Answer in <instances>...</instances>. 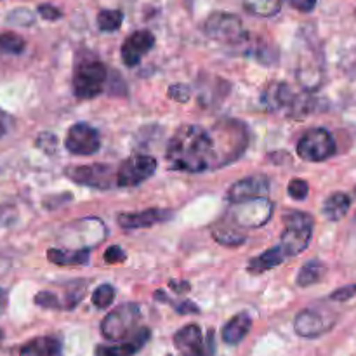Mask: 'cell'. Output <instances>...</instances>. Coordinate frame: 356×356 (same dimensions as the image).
Returning a JSON list of instances; mask_svg holds the SVG:
<instances>
[{
    "label": "cell",
    "mask_w": 356,
    "mask_h": 356,
    "mask_svg": "<svg viewBox=\"0 0 356 356\" xmlns=\"http://www.w3.org/2000/svg\"><path fill=\"white\" fill-rule=\"evenodd\" d=\"M141 318V308L136 302H125L108 313L101 322V332L110 341H122L134 332Z\"/></svg>",
    "instance_id": "5"
},
{
    "label": "cell",
    "mask_w": 356,
    "mask_h": 356,
    "mask_svg": "<svg viewBox=\"0 0 356 356\" xmlns=\"http://www.w3.org/2000/svg\"><path fill=\"white\" fill-rule=\"evenodd\" d=\"M47 257L51 263L61 264V266H73V264H86L89 261V250L83 249H70V250H59V249H49Z\"/></svg>",
    "instance_id": "23"
},
{
    "label": "cell",
    "mask_w": 356,
    "mask_h": 356,
    "mask_svg": "<svg viewBox=\"0 0 356 356\" xmlns=\"http://www.w3.org/2000/svg\"><path fill=\"white\" fill-rule=\"evenodd\" d=\"M38 14H40L44 19L47 21H56V19H61V10L58 9V7L51 6V3H42V6H38Z\"/></svg>",
    "instance_id": "35"
},
{
    "label": "cell",
    "mask_w": 356,
    "mask_h": 356,
    "mask_svg": "<svg viewBox=\"0 0 356 356\" xmlns=\"http://www.w3.org/2000/svg\"><path fill=\"white\" fill-rule=\"evenodd\" d=\"M285 257L287 256H285L284 250H282L280 247H271V249H268L266 252H263L261 256L252 257L249 266H247V270H249V273L261 275L264 273V271H270L273 270V268L280 266V264L284 263Z\"/></svg>",
    "instance_id": "20"
},
{
    "label": "cell",
    "mask_w": 356,
    "mask_h": 356,
    "mask_svg": "<svg viewBox=\"0 0 356 356\" xmlns=\"http://www.w3.org/2000/svg\"><path fill=\"white\" fill-rule=\"evenodd\" d=\"M124 21V13L118 9H103L97 14V26L103 31H117Z\"/></svg>",
    "instance_id": "26"
},
{
    "label": "cell",
    "mask_w": 356,
    "mask_h": 356,
    "mask_svg": "<svg viewBox=\"0 0 356 356\" xmlns=\"http://www.w3.org/2000/svg\"><path fill=\"white\" fill-rule=\"evenodd\" d=\"M270 191V181L266 176H249L243 179L236 181L228 190V202L236 204V202L249 200V198L264 197Z\"/></svg>",
    "instance_id": "15"
},
{
    "label": "cell",
    "mask_w": 356,
    "mask_h": 356,
    "mask_svg": "<svg viewBox=\"0 0 356 356\" xmlns=\"http://www.w3.org/2000/svg\"><path fill=\"white\" fill-rule=\"evenodd\" d=\"M169 96H170V99L177 101V103H186L191 96V90L188 89L186 86H183V83H177V86L170 87Z\"/></svg>",
    "instance_id": "33"
},
{
    "label": "cell",
    "mask_w": 356,
    "mask_h": 356,
    "mask_svg": "<svg viewBox=\"0 0 356 356\" xmlns=\"http://www.w3.org/2000/svg\"><path fill=\"white\" fill-rule=\"evenodd\" d=\"M125 257H127V254L124 252V250L120 249L118 245H113L110 247V249L104 252V261L110 264H117V263H124Z\"/></svg>",
    "instance_id": "36"
},
{
    "label": "cell",
    "mask_w": 356,
    "mask_h": 356,
    "mask_svg": "<svg viewBox=\"0 0 356 356\" xmlns=\"http://www.w3.org/2000/svg\"><path fill=\"white\" fill-rule=\"evenodd\" d=\"M355 296H356V285H348V287L337 289L336 292H332V294H330V299L337 302H346L350 301L351 298H355Z\"/></svg>",
    "instance_id": "34"
},
{
    "label": "cell",
    "mask_w": 356,
    "mask_h": 356,
    "mask_svg": "<svg viewBox=\"0 0 356 356\" xmlns=\"http://www.w3.org/2000/svg\"><path fill=\"white\" fill-rule=\"evenodd\" d=\"M212 139V163L211 167L228 165L238 159L247 148V131L238 120H225L216 124L209 132Z\"/></svg>",
    "instance_id": "2"
},
{
    "label": "cell",
    "mask_w": 356,
    "mask_h": 356,
    "mask_svg": "<svg viewBox=\"0 0 356 356\" xmlns=\"http://www.w3.org/2000/svg\"><path fill=\"white\" fill-rule=\"evenodd\" d=\"M7 127H9V117H7L6 111L0 108V138L7 132Z\"/></svg>",
    "instance_id": "39"
},
{
    "label": "cell",
    "mask_w": 356,
    "mask_h": 356,
    "mask_svg": "<svg viewBox=\"0 0 356 356\" xmlns=\"http://www.w3.org/2000/svg\"><path fill=\"white\" fill-rule=\"evenodd\" d=\"M334 327V318H329L318 309H302L294 320V330L305 339H315L323 336Z\"/></svg>",
    "instance_id": "13"
},
{
    "label": "cell",
    "mask_w": 356,
    "mask_h": 356,
    "mask_svg": "<svg viewBox=\"0 0 356 356\" xmlns=\"http://www.w3.org/2000/svg\"><path fill=\"white\" fill-rule=\"evenodd\" d=\"M204 31L209 38L221 44H240L247 38L242 19L229 13H214L205 19Z\"/></svg>",
    "instance_id": "6"
},
{
    "label": "cell",
    "mask_w": 356,
    "mask_h": 356,
    "mask_svg": "<svg viewBox=\"0 0 356 356\" xmlns=\"http://www.w3.org/2000/svg\"><path fill=\"white\" fill-rule=\"evenodd\" d=\"M153 45H155V37H153L152 31H134L132 35H129L127 40L122 45V61H124L125 66H129V68L139 65L141 59L146 56V52H148Z\"/></svg>",
    "instance_id": "14"
},
{
    "label": "cell",
    "mask_w": 356,
    "mask_h": 356,
    "mask_svg": "<svg viewBox=\"0 0 356 356\" xmlns=\"http://www.w3.org/2000/svg\"><path fill=\"white\" fill-rule=\"evenodd\" d=\"M174 308H176L177 313H198L200 309H198L197 305H193L191 301H183L179 302V305H174Z\"/></svg>",
    "instance_id": "38"
},
{
    "label": "cell",
    "mask_w": 356,
    "mask_h": 356,
    "mask_svg": "<svg viewBox=\"0 0 356 356\" xmlns=\"http://www.w3.org/2000/svg\"><path fill=\"white\" fill-rule=\"evenodd\" d=\"M6 305H7V294L3 292V289H0V313L6 309Z\"/></svg>",
    "instance_id": "41"
},
{
    "label": "cell",
    "mask_w": 356,
    "mask_h": 356,
    "mask_svg": "<svg viewBox=\"0 0 356 356\" xmlns=\"http://www.w3.org/2000/svg\"><path fill=\"white\" fill-rule=\"evenodd\" d=\"M167 356H172V355H167Z\"/></svg>",
    "instance_id": "43"
},
{
    "label": "cell",
    "mask_w": 356,
    "mask_h": 356,
    "mask_svg": "<svg viewBox=\"0 0 356 356\" xmlns=\"http://www.w3.org/2000/svg\"><path fill=\"white\" fill-rule=\"evenodd\" d=\"M289 197L294 198V200H305L306 197H308V191H309V186L306 181L302 179H292L291 183H289Z\"/></svg>",
    "instance_id": "31"
},
{
    "label": "cell",
    "mask_w": 356,
    "mask_h": 356,
    "mask_svg": "<svg viewBox=\"0 0 356 356\" xmlns=\"http://www.w3.org/2000/svg\"><path fill=\"white\" fill-rule=\"evenodd\" d=\"M156 170V160L149 155H132L124 160L117 172V186L132 188L152 177Z\"/></svg>",
    "instance_id": "10"
},
{
    "label": "cell",
    "mask_w": 356,
    "mask_h": 356,
    "mask_svg": "<svg viewBox=\"0 0 356 356\" xmlns=\"http://www.w3.org/2000/svg\"><path fill=\"white\" fill-rule=\"evenodd\" d=\"M285 229L280 238V249L285 256H299L308 249L313 236V218L306 212H289L284 216Z\"/></svg>",
    "instance_id": "3"
},
{
    "label": "cell",
    "mask_w": 356,
    "mask_h": 356,
    "mask_svg": "<svg viewBox=\"0 0 356 356\" xmlns=\"http://www.w3.org/2000/svg\"><path fill=\"white\" fill-rule=\"evenodd\" d=\"M351 205V198L346 193H334L323 204L322 212L329 221H341L348 214Z\"/></svg>",
    "instance_id": "22"
},
{
    "label": "cell",
    "mask_w": 356,
    "mask_h": 356,
    "mask_svg": "<svg viewBox=\"0 0 356 356\" xmlns=\"http://www.w3.org/2000/svg\"><path fill=\"white\" fill-rule=\"evenodd\" d=\"M2 337H3V334H2V330H0V339H2Z\"/></svg>",
    "instance_id": "42"
},
{
    "label": "cell",
    "mask_w": 356,
    "mask_h": 356,
    "mask_svg": "<svg viewBox=\"0 0 356 356\" xmlns=\"http://www.w3.org/2000/svg\"><path fill=\"white\" fill-rule=\"evenodd\" d=\"M170 169L183 172H204L212 163V139L198 125H183L167 145Z\"/></svg>",
    "instance_id": "1"
},
{
    "label": "cell",
    "mask_w": 356,
    "mask_h": 356,
    "mask_svg": "<svg viewBox=\"0 0 356 356\" xmlns=\"http://www.w3.org/2000/svg\"><path fill=\"white\" fill-rule=\"evenodd\" d=\"M243 7L254 16L270 17L280 13L282 0H243Z\"/></svg>",
    "instance_id": "25"
},
{
    "label": "cell",
    "mask_w": 356,
    "mask_h": 356,
    "mask_svg": "<svg viewBox=\"0 0 356 356\" xmlns=\"http://www.w3.org/2000/svg\"><path fill=\"white\" fill-rule=\"evenodd\" d=\"M108 72L103 63L87 61L76 66L73 75V90L80 99H92L103 92Z\"/></svg>",
    "instance_id": "7"
},
{
    "label": "cell",
    "mask_w": 356,
    "mask_h": 356,
    "mask_svg": "<svg viewBox=\"0 0 356 356\" xmlns=\"http://www.w3.org/2000/svg\"><path fill=\"white\" fill-rule=\"evenodd\" d=\"M37 146L40 149H44L45 153H54L56 146H58V139L54 134H49V132H42L37 138Z\"/></svg>",
    "instance_id": "32"
},
{
    "label": "cell",
    "mask_w": 356,
    "mask_h": 356,
    "mask_svg": "<svg viewBox=\"0 0 356 356\" xmlns=\"http://www.w3.org/2000/svg\"><path fill=\"white\" fill-rule=\"evenodd\" d=\"M26 47V42L13 31H6L0 33V52L3 54H21Z\"/></svg>",
    "instance_id": "27"
},
{
    "label": "cell",
    "mask_w": 356,
    "mask_h": 356,
    "mask_svg": "<svg viewBox=\"0 0 356 356\" xmlns=\"http://www.w3.org/2000/svg\"><path fill=\"white\" fill-rule=\"evenodd\" d=\"M289 3L301 13H312L316 7V0H289Z\"/></svg>",
    "instance_id": "37"
},
{
    "label": "cell",
    "mask_w": 356,
    "mask_h": 356,
    "mask_svg": "<svg viewBox=\"0 0 356 356\" xmlns=\"http://www.w3.org/2000/svg\"><path fill=\"white\" fill-rule=\"evenodd\" d=\"M294 101L291 89L287 83L284 82H273L266 87L263 92V103L266 104L270 110H278L282 106H289Z\"/></svg>",
    "instance_id": "21"
},
{
    "label": "cell",
    "mask_w": 356,
    "mask_h": 356,
    "mask_svg": "<svg viewBox=\"0 0 356 356\" xmlns=\"http://www.w3.org/2000/svg\"><path fill=\"white\" fill-rule=\"evenodd\" d=\"M336 153V143L327 129H309L298 143V155L306 162H323Z\"/></svg>",
    "instance_id": "8"
},
{
    "label": "cell",
    "mask_w": 356,
    "mask_h": 356,
    "mask_svg": "<svg viewBox=\"0 0 356 356\" xmlns=\"http://www.w3.org/2000/svg\"><path fill=\"white\" fill-rule=\"evenodd\" d=\"M35 305L40 306V308H45V309H61L63 308V305L59 302V299L49 291L38 292V294L35 296Z\"/></svg>",
    "instance_id": "30"
},
{
    "label": "cell",
    "mask_w": 356,
    "mask_h": 356,
    "mask_svg": "<svg viewBox=\"0 0 356 356\" xmlns=\"http://www.w3.org/2000/svg\"><path fill=\"white\" fill-rule=\"evenodd\" d=\"M169 287H172L174 292H188L190 291V284L188 282H169Z\"/></svg>",
    "instance_id": "40"
},
{
    "label": "cell",
    "mask_w": 356,
    "mask_h": 356,
    "mask_svg": "<svg viewBox=\"0 0 356 356\" xmlns=\"http://www.w3.org/2000/svg\"><path fill=\"white\" fill-rule=\"evenodd\" d=\"M214 238L216 242L222 243V245H240V243L245 242V236L240 235V233H236V229L233 228H219V229H214Z\"/></svg>",
    "instance_id": "29"
},
{
    "label": "cell",
    "mask_w": 356,
    "mask_h": 356,
    "mask_svg": "<svg viewBox=\"0 0 356 356\" xmlns=\"http://www.w3.org/2000/svg\"><path fill=\"white\" fill-rule=\"evenodd\" d=\"M19 356H63V344L56 337H35L21 348Z\"/></svg>",
    "instance_id": "18"
},
{
    "label": "cell",
    "mask_w": 356,
    "mask_h": 356,
    "mask_svg": "<svg viewBox=\"0 0 356 356\" xmlns=\"http://www.w3.org/2000/svg\"><path fill=\"white\" fill-rule=\"evenodd\" d=\"M149 336L152 334L148 329H139L127 343L117 344V346H97L96 356H132L148 343Z\"/></svg>",
    "instance_id": "17"
},
{
    "label": "cell",
    "mask_w": 356,
    "mask_h": 356,
    "mask_svg": "<svg viewBox=\"0 0 356 356\" xmlns=\"http://www.w3.org/2000/svg\"><path fill=\"white\" fill-rule=\"evenodd\" d=\"M172 218L170 211H160V209H149V211L143 212H131V214H120L118 216V225L124 229H141L149 228L159 222L169 221Z\"/></svg>",
    "instance_id": "16"
},
{
    "label": "cell",
    "mask_w": 356,
    "mask_h": 356,
    "mask_svg": "<svg viewBox=\"0 0 356 356\" xmlns=\"http://www.w3.org/2000/svg\"><path fill=\"white\" fill-rule=\"evenodd\" d=\"M65 146L73 155H92L99 149L101 139L96 129L86 122H79L68 129Z\"/></svg>",
    "instance_id": "12"
},
{
    "label": "cell",
    "mask_w": 356,
    "mask_h": 356,
    "mask_svg": "<svg viewBox=\"0 0 356 356\" xmlns=\"http://www.w3.org/2000/svg\"><path fill=\"white\" fill-rule=\"evenodd\" d=\"M252 327V318L249 313H238L222 327V341L226 344H240Z\"/></svg>",
    "instance_id": "19"
},
{
    "label": "cell",
    "mask_w": 356,
    "mask_h": 356,
    "mask_svg": "<svg viewBox=\"0 0 356 356\" xmlns=\"http://www.w3.org/2000/svg\"><path fill=\"white\" fill-rule=\"evenodd\" d=\"M271 214L273 204L268 198L256 197L233 204L226 218H229L235 228H261L270 221Z\"/></svg>",
    "instance_id": "4"
},
{
    "label": "cell",
    "mask_w": 356,
    "mask_h": 356,
    "mask_svg": "<svg viewBox=\"0 0 356 356\" xmlns=\"http://www.w3.org/2000/svg\"><path fill=\"white\" fill-rule=\"evenodd\" d=\"M115 301V289L113 285L103 284L94 291L92 294V305L97 309H106L111 302Z\"/></svg>",
    "instance_id": "28"
},
{
    "label": "cell",
    "mask_w": 356,
    "mask_h": 356,
    "mask_svg": "<svg viewBox=\"0 0 356 356\" xmlns=\"http://www.w3.org/2000/svg\"><path fill=\"white\" fill-rule=\"evenodd\" d=\"M323 273H325V266L320 261L312 259L299 270L298 280L296 282H298L299 287H309V285L318 284L323 278Z\"/></svg>",
    "instance_id": "24"
},
{
    "label": "cell",
    "mask_w": 356,
    "mask_h": 356,
    "mask_svg": "<svg viewBox=\"0 0 356 356\" xmlns=\"http://www.w3.org/2000/svg\"><path fill=\"white\" fill-rule=\"evenodd\" d=\"M65 174L75 183L96 188V190H110V188L117 186V174L106 163L70 167V169H66Z\"/></svg>",
    "instance_id": "9"
},
{
    "label": "cell",
    "mask_w": 356,
    "mask_h": 356,
    "mask_svg": "<svg viewBox=\"0 0 356 356\" xmlns=\"http://www.w3.org/2000/svg\"><path fill=\"white\" fill-rule=\"evenodd\" d=\"M212 336L214 332H209L207 343L204 341V334L198 325H186L177 330L174 336V346L181 356H211L212 355Z\"/></svg>",
    "instance_id": "11"
}]
</instances>
